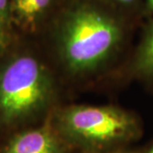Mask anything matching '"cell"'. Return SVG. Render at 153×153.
Segmentation results:
<instances>
[{"mask_svg":"<svg viewBox=\"0 0 153 153\" xmlns=\"http://www.w3.org/2000/svg\"><path fill=\"white\" fill-rule=\"evenodd\" d=\"M123 30L109 15L80 7L66 16L56 37L57 50L66 70L74 75L97 71L119 50Z\"/></svg>","mask_w":153,"mask_h":153,"instance_id":"cell-1","label":"cell"},{"mask_svg":"<svg viewBox=\"0 0 153 153\" xmlns=\"http://www.w3.org/2000/svg\"><path fill=\"white\" fill-rule=\"evenodd\" d=\"M54 95L46 66L33 55H18L0 71V120L15 123L42 112Z\"/></svg>","mask_w":153,"mask_h":153,"instance_id":"cell-2","label":"cell"},{"mask_svg":"<svg viewBox=\"0 0 153 153\" xmlns=\"http://www.w3.org/2000/svg\"><path fill=\"white\" fill-rule=\"evenodd\" d=\"M61 138L81 147L102 150L134 140L140 134L135 116L116 106L72 105L56 119Z\"/></svg>","mask_w":153,"mask_h":153,"instance_id":"cell-3","label":"cell"},{"mask_svg":"<svg viewBox=\"0 0 153 153\" xmlns=\"http://www.w3.org/2000/svg\"><path fill=\"white\" fill-rule=\"evenodd\" d=\"M60 134L49 125L31 129L12 138L1 153H64Z\"/></svg>","mask_w":153,"mask_h":153,"instance_id":"cell-4","label":"cell"},{"mask_svg":"<svg viewBox=\"0 0 153 153\" xmlns=\"http://www.w3.org/2000/svg\"><path fill=\"white\" fill-rule=\"evenodd\" d=\"M51 4V0H10V14L17 25L34 31Z\"/></svg>","mask_w":153,"mask_h":153,"instance_id":"cell-5","label":"cell"},{"mask_svg":"<svg viewBox=\"0 0 153 153\" xmlns=\"http://www.w3.org/2000/svg\"><path fill=\"white\" fill-rule=\"evenodd\" d=\"M134 71L140 77L153 82V23L148 27L134 59Z\"/></svg>","mask_w":153,"mask_h":153,"instance_id":"cell-6","label":"cell"},{"mask_svg":"<svg viewBox=\"0 0 153 153\" xmlns=\"http://www.w3.org/2000/svg\"><path fill=\"white\" fill-rule=\"evenodd\" d=\"M10 16V0H0V23L6 24Z\"/></svg>","mask_w":153,"mask_h":153,"instance_id":"cell-7","label":"cell"},{"mask_svg":"<svg viewBox=\"0 0 153 153\" xmlns=\"http://www.w3.org/2000/svg\"><path fill=\"white\" fill-rule=\"evenodd\" d=\"M9 37L5 30V24L0 23V55L4 51L8 45Z\"/></svg>","mask_w":153,"mask_h":153,"instance_id":"cell-8","label":"cell"},{"mask_svg":"<svg viewBox=\"0 0 153 153\" xmlns=\"http://www.w3.org/2000/svg\"><path fill=\"white\" fill-rule=\"evenodd\" d=\"M117 2H119L121 4H131L133 2H134V0H116Z\"/></svg>","mask_w":153,"mask_h":153,"instance_id":"cell-9","label":"cell"},{"mask_svg":"<svg viewBox=\"0 0 153 153\" xmlns=\"http://www.w3.org/2000/svg\"><path fill=\"white\" fill-rule=\"evenodd\" d=\"M148 7L153 11V0H146Z\"/></svg>","mask_w":153,"mask_h":153,"instance_id":"cell-10","label":"cell"},{"mask_svg":"<svg viewBox=\"0 0 153 153\" xmlns=\"http://www.w3.org/2000/svg\"><path fill=\"white\" fill-rule=\"evenodd\" d=\"M146 153H153V146L148 150V152Z\"/></svg>","mask_w":153,"mask_h":153,"instance_id":"cell-11","label":"cell"},{"mask_svg":"<svg viewBox=\"0 0 153 153\" xmlns=\"http://www.w3.org/2000/svg\"><path fill=\"white\" fill-rule=\"evenodd\" d=\"M113 153H133V152H116Z\"/></svg>","mask_w":153,"mask_h":153,"instance_id":"cell-12","label":"cell"}]
</instances>
